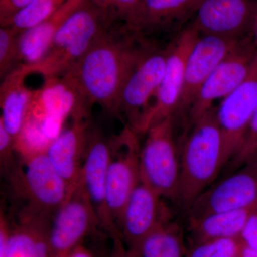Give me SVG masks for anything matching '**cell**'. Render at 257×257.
Returning <instances> with one entry per match:
<instances>
[{
    "label": "cell",
    "mask_w": 257,
    "mask_h": 257,
    "mask_svg": "<svg viewBox=\"0 0 257 257\" xmlns=\"http://www.w3.org/2000/svg\"><path fill=\"white\" fill-rule=\"evenodd\" d=\"M124 25H113L67 72L89 105L116 113L124 84L152 49Z\"/></svg>",
    "instance_id": "1"
},
{
    "label": "cell",
    "mask_w": 257,
    "mask_h": 257,
    "mask_svg": "<svg viewBox=\"0 0 257 257\" xmlns=\"http://www.w3.org/2000/svg\"><path fill=\"white\" fill-rule=\"evenodd\" d=\"M119 20L95 0H84L56 34L45 57L37 63L20 67L28 76L37 73L45 79L62 77Z\"/></svg>",
    "instance_id": "2"
},
{
    "label": "cell",
    "mask_w": 257,
    "mask_h": 257,
    "mask_svg": "<svg viewBox=\"0 0 257 257\" xmlns=\"http://www.w3.org/2000/svg\"><path fill=\"white\" fill-rule=\"evenodd\" d=\"M190 128L179 157L180 180L177 201L186 212L225 167L222 135L216 109L211 108Z\"/></svg>",
    "instance_id": "3"
},
{
    "label": "cell",
    "mask_w": 257,
    "mask_h": 257,
    "mask_svg": "<svg viewBox=\"0 0 257 257\" xmlns=\"http://www.w3.org/2000/svg\"><path fill=\"white\" fill-rule=\"evenodd\" d=\"M5 173L13 198L23 204L17 214L52 219L72 193L46 152L18 157Z\"/></svg>",
    "instance_id": "4"
},
{
    "label": "cell",
    "mask_w": 257,
    "mask_h": 257,
    "mask_svg": "<svg viewBox=\"0 0 257 257\" xmlns=\"http://www.w3.org/2000/svg\"><path fill=\"white\" fill-rule=\"evenodd\" d=\"M89 106L77 84L67 74L47 79L40 89L32 92L24 124L38 130L50 145L64 130L69 116L89 115Z\"/></svg>",
    "instance_id": "5"
},
{
    "label": "cell",
    "mask_w": 257,
    "mask_h": 257,
    "mask_svg": "<svg viewBox=\"0 0 257 257\" xmlns=\"http://www.w3.org/2000/svg\"><path fill=\"white\" fill-rule=\"evenodd\" d=\"M174 115L147 130L140 150V180L164 199L177 203L180 180V160L174 133Z\"/></svg>",
    "instance_id": "6"
},
{
    "label": "cell",
    "mask_w": 257,
    "mask_h": 257,
    "mask_svg": "<svg viewBox=\"0 0 257 257\" xmlns=\"http://www.w3.org/2000/svg\"><path fill=\"white\" fill-rule=\"evenodd\" d=\"M256 55L257 49L251 34L240 40L198 92L188 113L190 127L213 108L214 101L224 99L246 79Z\"/></svg>",
    "instance_id": "7"
},
{
    "label": "cell",
    "mask_w": 257,
    "mask_h": 257,
    "mask_svg": "<svg viewBox=\"0 0 257 257\" xmlns=\"http://www.w3.org/2000/svg\"><path fill=\"white\" fill-rule=\"evenodd\" d=\"M109 143L111 157L106 176V207L111 221L117 227L128 198L140 181L141 147L138 135L130 126H126Z\"/></svg>",
    "instance_id": "8"
},
{
    "label": "cell",
    "mask_w": 257,
    "mask_h": 257,
    "mask_svg": "<svg viewBox=\"0 0 257 257\" xmlns=\"http://www.w3.org/2000/svg\"><path fill=\"white\" fill-rule=\"evenodd\" d=\"M200 33L193 24L181 32L167 53L165 74L156 94V101L140 121L135 133L146 134L152 125L175 116L184 80L186 63Z\"/></svg>",
    "instance_id": "9"
},
{
    "label": "cell",
    "mask_w": 257,
    "mask_h": 257,
    "mask_svg": "<svg viewBox=\"0 0 257 257\" xmlns=\"http://www.w3.org/2000/svg\"><path fill=\"white\" fill-rule=\"evenodd\" d=\"M257 204V160L206 189L187 211L188 220Z\"/></svg>",
    "instance_id": "10"
},
{
    "label": "cell",
    "mask_w": 257,
    "mask_h": 257,
    "mask_svg": "<svg viewBox=\"0 0 257 257\" xmlns=\"http://www.w3.org/2000/svg\"><path fill=\"white\" fill-rule=\"evenodd\" d=\"M99 221L80 180L55 213L48 234L50 257H68Z\"/></svg>",
    "instance_id": "11"
},
{
    "label": "cell",
    "mask_w": 257,
    "mask_h": 257,
    "mask_svg": "<svg viewBox=\"0 0 257 257\" xmlns=\"http://www.w3.org/2000/svg\"><path fill=\"white\" fill-rule=\"evenodd\" d=\"M256 108L257 55L246 79L216 109L222 135L225 167L241 147Z\"/></svg>",
    "instance_id": "12"
},
{
    "label": "cell",
    "mask_w": 257,
    "mask_h": 257,
    "mask_svg": "<svg viewBox=\"0 0 257 257\" xmlns=\"http://www.w3.org/2000/svg\"><path fill=\"white\" fill-rule=\"evenodd\" d=\"M164 198L140 181L121 212L117 222L120 236L126 247L135 250L146 236L162 223L170 220V211Z\"/></svg>",
    "instance_id": "13"
},
{
    "label": "cell",
    "mask_w": 257,
    "mask_h": 257,
    "mask_svg": "<svg viewBox=\"0 0 257 257\" xmlns=\"http://www.w3.org/2000/svg\"><path fill=\"white\" fill-rule=\"evenodd\" d=\"M168 50H152L128 77L120 94L116 113L123 112L134 132L149 109V101L156 95L167 63Z\"/></svg>",
    "instance_id": "14"
},
{
    "label": "cell",
    "mask_w": 257,
    "mask_h": 257,
    "mask_svg": "<svg viewBox=\"0 0 257 257\" xmlns=\"http://www.w3.org/2000/svg\"><path fill=\"white\" fill-rule=\"evenodd\" d=\"M110 157L109 142L99 132L90 128L80 182L97 217L99 227L116 239L121 237L119 231L111 221L106 207V176Z\"/></svg>",
    "instance_id": "15"
},
{
    "label": "cell",
    "mask_w": 257,
    "mask_h": 257,
    "mask_svg": "<svg viewBox=\"0 0 257 257\" xmlns=\"http://www.w3.org/2000/svg\"><path fill=\"white\" fill-rule=\"evenodd\" d=\"M241 39L200 35L187 58L183 88L175 114H188L203 84Z\"/></svg>",
    "instance_id": "16"
},
{
    "label": "cell",
    "mask_w": 257,
    "mask_h": 257,
    "mask_svg": "<svg viewBox=\"0 0 257 257\" xmlns=\"http://www.w3.org/2000/svg\"><path fill=\"white\" fill-rule=\"evenodd\" d=\"M255 0H203L192 24L201 35L239 39L251 34Z\"/></svg>",
    "instance_id": "17"
},
{
    "label": "cell",
    "mask_w": 257,
    "mask_h": 257,
    "mask_svg": "<svg viewBox=\"0 0 257 257\" xmlns=\"http://www.w3.org/2000/svg\"><path fill=\"white\" fill-rule=\"evenodd\" d=\"M89 131V115L73 117L72 124L64 128L46 151L54 168L72 191L80 180Z\"/></svg>",
    "instance_id": "18"
},
{
    "label": "cell",
    "mask_w": 257,
    "mask_h": 257,
    "mask_svg": "<svg viewBox=\"0 0 257 257\" xmlns=\"http://www.w3.org/2000/svg\"><path fill=\"white\" fill-rule=\"evenodd\" d=\"M203 0H142L125 28L144 37L151 32L181 25L196 12Z\"/></svg>",
    "instance_id": "19"
},
{
    "label": "cell",
    "mask_w": 257,
    "mask_h": 257,
    "mask_svg": "<svg viewBox=\"0 0 257 257\" xmlns=\"http://www.w3.org/2000/svg\"><path fill=\"white\" fill-rule=\"evenodd\" d=\"M84 0H67L50 18L18 36L20 65L41 61L50 50L56 34Z\"/></svg>",
    "instance_id": "20"
},
{
    "label": "cell",
    "mask_w": 257,
    "mask_h": 257,
    "mask_svg": "<svg viewBox=\"0 0 257 257\" xmlns=\"http://www.w3.org/2000/svg\"><path fill=\"white\" fill-rule=\"evenodd\" d=\"M28 76L19 66L3 79L0 87V123L14 143L23 128L33 92L25 85Z\"/></svg>",
    "instance_id": "21"
},
{
    "label": "cell",
    "mask_w": 257,
    "mask_h": 257,
    "mask_svg": "<svg viewBox=\"0 0 257 257\" xmlns=\"http://www.w3.org/2000/svg\"><path fill=\"white\" fill-rule=\"evenodd\" d=\"M256 210L257 204L188 220L191 244L215 238L241 237L248 219Z\"/></svg>",
    "instance_id": "22"
},
{
    "label": "cell",
    "mask_w": 257,
    "mask_h": 257,
    "mask_svg": "<svg viewBox=\"0 0 257 257\" xmlns=\"http://www.w3.org/2000/svg\"><path fill=\"white\" fill-rule=\"evenodd\" d=\"M187 250L182 228L170 219L150 233L134 251L140 257H184Z\"/></svg>",
    "instance_id": "23"
},
{
    "label": "cell",
    "mask_w": 257,
    "mask_h": 257,
    "mask_svg": "<svg viewBox=\"0 0 257 257\" xmlns=\"http://www.w3.org/2000/svg\"><path fill=\"white\" fill-rule=\"evenodd\" d=\"M67 0H32L28 6L15 15L8 26L18 35L50 18Z\"/></svg>",
    "instance_id": "24"
},
{
    "label": "cell",
    "mask_w": 257,
    "mask_h": 257,
    "mask_svg": "<svg viewBox=\"0 0 257 257\" xmlns=\"http://www.w3.org/2000/svg\"><path fill=\"white\" fill-rule=\"evenodd\" d=\"M244 246L241 237L215 238L192 243L187 257H240Z\"/></svg>",
    "instance_id": "25"
},
{
    "label": "cell",
    "mask_w": 257,
    "mask_h": 257,
    "mask_svg": "<svg viewBox=\"0 0 257 257\" xmlns=\"http://www.w3.org/2000/svg\"><path fill=\"white\" fill-rule=\"evenodd\" d=\"M18 34L10 26L0 28V77L4 79L20 65Z\"/></svg>",
    "instance_id": "26"
},
{
    "label": "cell",
    "mask_w": 257,
    "mask_h": 257,
    "mask_svg": "<svg viewBox=\"0 0 257 257\" xmlns=\"http://www.w3.org/2000/svg\"><path fill=\"white\" fill-rule=\"evenodd\" d=\"M257 160V108L239 150L224 169V175H230L245 164Z\"/></svg>",
    "instance_id": "27"
},
{
    "label": "cell",
    "mask_w": 257,
    "mask_h": 257,
    "mask_svg": "<svg viewBox=\"0 0 257 257\" xmlns=\"http://www.w3.org/2000/svg\"><path fill=\"white\" fill-rule=\"evenodd\" d=\"M98 4L114 13L122 23L127 21L138 10L142 0H95Z\"/></svg>",
    "instance_id": "28"
},
{
    "label": "cell",
    "mask_w": 257,
    "mask_h": 257,
    "mask_svg": "<svg viewBox=\"0 0 257 257\" xmlns=\"http://www.w3.org/2000/svg\"><path fill=\"white\" fill-rule=\"evenodd\" d=\"M32 0H0V26H8L13 18Z\"/></svg>",
    "instance_id": "29"
},
{
    "label": "cell",
    "mask_w": 257,
    "mask_h": 257,
    "mask_svg": "<svg viewBox=\"0 0 257 257\" xmlns=\"http://www.w3.org/2000/svg\"><path fill=\"white\" fill-rule=\"evenodd\" d=\"M241 239L245 246L257 249V210L251 214L241 233Z\"/></svg>",
    "instance_id": "30"
},
{
    "label": "cell",
    "mask_w": 257,
    "mask_h": 257,
    "mask_svg": "<svg viewBox=\"0 0 257 257\" xmlns=\"http://www.w3.org/2000/svg\"><path fill=\"white\" fill-rule=\"evenodd\" d=\"M120 239H116V250L113 257H140L136 251L123 246Z\"/></svg>",
    "instance_id": "31"
},
{
    "label": "cell",
    "mask_w": 257,
    "mask_h": 257,
    "mask_svg": "<svg viewBox=\"0 0 257 257\" xmlns=\"http://www.w3.org/2000/svg\"><path fill=\"white\" fill-rule=\"evenodd\" d=\"M68 257H94L92 253L89 252L85 248L82 247L81 245L74 248L72 252Z\"/></svg>",
    "instance_id": "32"
},
{
    "label": "cell",
    "mask_w": 257,
    "mask_h": 257,
    "mask_svg": "<svg viewBox=\"0 0 257 257\" xmlns=\"http://www.w3.org/2000/svg\"><path fill=\"white\" fill-rule=\"evenodd\" d=\"M251 35L257 49V0H255L254 17H253L252 29H251Z\"/></svg>",
    "instance_id": "33"
},
{
    "label": "cell",
    "mask_w": 257,
    "mask_h": 257,
    "mask_svg": "<svg viewBox=\"0 0 257 257\" xmlns=\"http://www.w3.org/2000/svg\"><path fill=\"white\" fill-rule=\"evenodd\" d=\"M240 257H257V249L248 247L244 245Z\"/></svg>",
    "instance_id": "34"
}]
</instances>
